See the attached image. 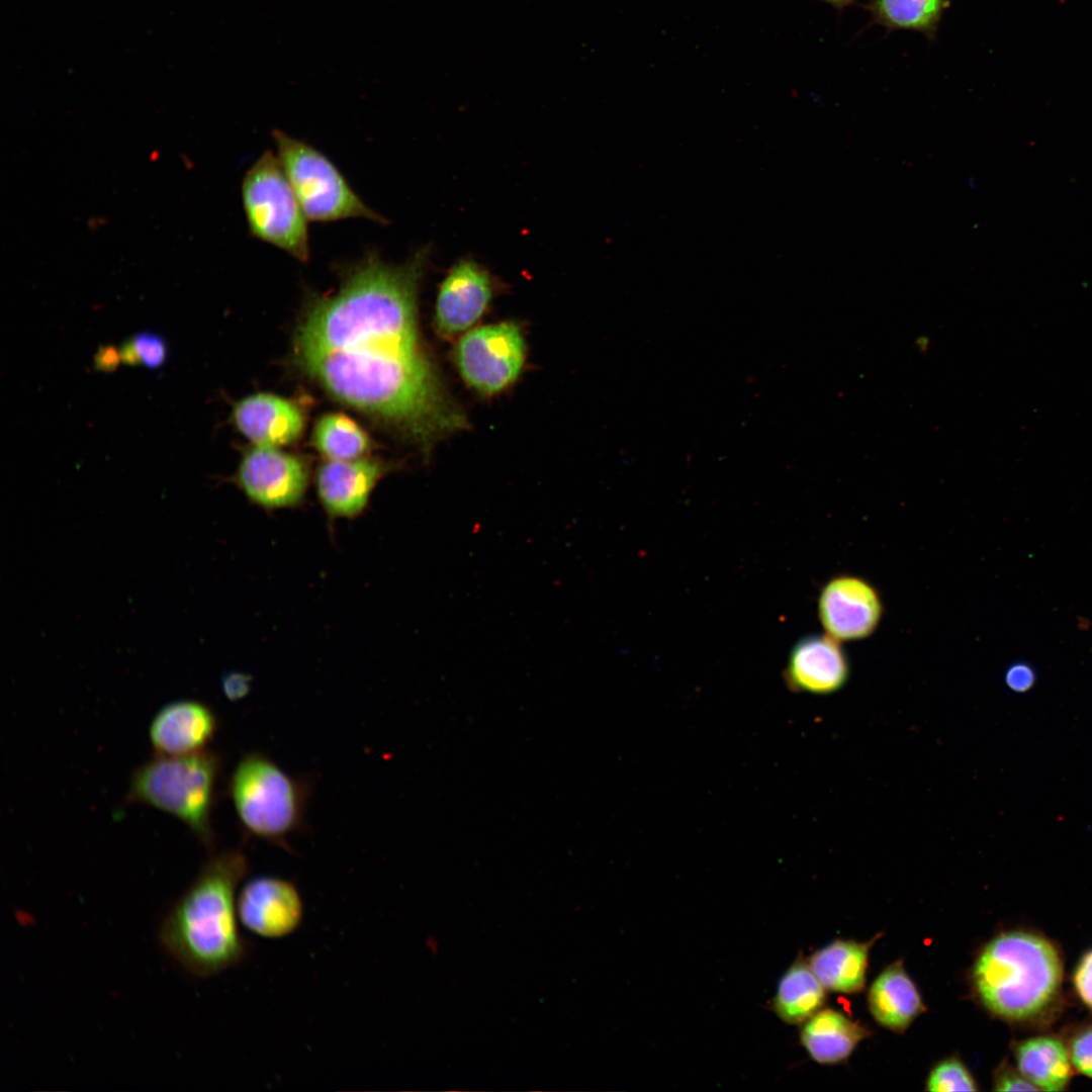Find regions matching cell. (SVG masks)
<instances>
[{"label":"cell","mask_w":1092,"mask_h":1092,"mask_svg":"<svg viewBox=\"0 0 1092 1092\" xmlns=\"http://www.w3.org/2000/svg\"><path fill=\"white\" fill-rule=\"evenodd\" d=\"M119 352L124 365L144 366L156 370L167 362L169 347L162 335L141 332L125 339L119 347Z\"/></svg>","instance_id":"obj_24"},{"label":"cell","mask_w":1092,"mask_h":1092,"mask_svg":"<svg viewBox=\"0 0 1092 1092\" xmlns=\"http://www.w3.org/2000/svg\"><path fill=\"white\" fill-rule=\"evenodd\" d=\"M429 254L422 248L395 265L368 252L335 293L312 299L296 336L299 363L332 396L424 447L466 427L420 338Z\"/></svg>","instance_id":"obj_1"},{"label":"cell","mask_w":1092,"mask_h":1092,"mask_svg":"<svg viewBox=\"0 0 1092 1092\" xmlns=\"http://www.w3.org/2000/svg\"><path fill=\"white\" fill-rule=\"evenodd\" d=\"M233 419L239 431L255 446L278 447L295 441L304 419L291 401L269 393H257L238 401Z\"/></svg>","instance_id":"obj_16"},{"label":"cell","mask_w":1092,"mask_h":1092,"mask_svg":"<svg viewBox=\"0 0 1092 1092\" xmlns=\"http://www.w3.org/2000/svg\"><path fill=\"white\" fill-rule=\"evenodd\" d=\"M1074 986L1078 996L1092 1011V950L1080 961L1074 975Z\"/></svg>","instance_id":"obj_29"},{"label":"cell","mask_w":1092,"mask_h":1092,"mask_svg":"<svg viewBox=\"0 0 1092 1092\" xmlns=\"http://www.w3.org/2000/svg\"><path fill=\"white\" fill-rule=\"evenodd\" d=\"M1068 1051L1072 1066L1082 1075L1092 1078V1025L1074 1035Z\"/></svg>","instance_id":"obj_26"},{"label":"cell","mask_w":1092,"mask_h":1092,"mask_svg":"<svg viewBox=\"0 0 1092 1092\" xmlns=\"http://www.w3.org/2000/svg\"><path fill=\"white\" fill-rule=\"evenodd\" d=\"M871 1031L833 1009L816 1012L802 1027L800 1038L810 1057L820 1064L844 1061Z\"/></svg>","instance_id":"obj_18"},{"label":"cell","mask_w":1092,"mask_h":1092,"mask_svg":"<svg viewBox=\"0 0 1092 1092\" xmlns=\"http://www.w3.org/2000/svg\"><path fill=\"white\" fill-rule=\"evenodd\" d=\"M249 870L242 849L213 852L165 916L159 940L188 973L207 978L241 964L249 943L238 926L236 892Z\"/></svg>","instance_id":"obj_2"},{"label":"cell","mask_w":1092,"mask_h":1092,"mask_svg":"<svg viewBox=\"0 0 1092 1092\" xmlns=\"http://www.w3.org/2000/svg\"><path fill=\"white\" fill-rule=\"evenodd\" d=\"M493 294V281L485 268L471 259L455 263L441 282L434 323L443 338L470 329L484 313Z\"/></svg>","instance_id":"obj_12"},{"label":"cell","mask_w":1092,"mask_h":1092,"mask_svg":"<svg viewBox=\"0 0 1092 1092\" xmlns=\"http://www.w3.org/2000/svg\"><path fill=\"white\" fill-rule=\"evenodd\" d=\"M1004 682L1012 692L1024 694L1034 687L1036 682V672L1027 662H1013L1005 670Z\"/></svg>","instance_id":"obj_27"},{"label":"cell","mask_w":1092,"mask_h":1092,"mask_svg":"<svg viewBox=\"0 0 1092 1092\" xmlns=\"http://www.w3.org/2000/svg\"><path fill=\"white\" fill-rule=\"evenodd\" d=\"M869 1007L876 1021L893 1031H904L924 1010L920 994L901 961L888 966L869 991Z\"/></svg>","instance_id":"obj_17"},{"label":"cell","mask_w":1092,"mask_h":1092,"mask_svg":"<svg viewBox=\"0 0 1092 1092\" xmlns=\"http://www.w3.org/2000/svg\"><path fill=\"white\" fill-rule=\"evenodd\" d=\"M945 7V0H875L876 18L889 27L932 30Z\"/></svg>","instance_id":"obj_23"},{"label":"cell","mask_w":1092,"mask_h":1092,"mask_svg":"<svg viewBox=\"0 0 1092 1092\" xmlns=\"http://www.w3.org/2000/svg\"><path fill=\"white\" fill-rule=\"evenodd\" d=\"M242 199L253 237L292 258H310L307 217L277 157L264 152L246 173Z\"/></svg>","instance_id":"obj_6"},{"label":"cell","mask_w":1092,"mask_h":1092,"mask_svg":"<svg viewBox=\"0 0 1092 1092\" xmlns=\"http://www.w3.org/2000/svg\"><path fill=\"white\" fill-rule=\"evenodd\" d=\"M982 1004L1011 1021L1033 1019L1055 1001L1063 980L1057 948L1026 931L1003 932L981 950L972 973Z\"/></svg>","instance_id":"obj_3"},{"label":"cell","mask_w":1092,"mask_h":1092,"mask_svg":"<svg viewBox=\"0 0 1092 1092\" xmlns=\"http://www.w3.org/2000/svg\"><path fill=\"white\" fill-rule=\"evenodd\" d=\"M384 471L382 464L372 459L323 463L316 473V491L329 519H354L361 515Z\"/></svg>","instance_id":"obj_14"},{"label":"cell","mask_w":1092,"mask_h":1092,"mask_svg":"<svg viewBox=\"0 0 1092 1092\" xmlns=\"http://www.w3.org/2000/svg\"><path fill=\"white\" fill-rule=\"evenodd\" d=\"M251 682V675L240 671H231L222 676L221 689L225 698L230 701H240L250 693Z\"/></svg>","instance_id":"obj_30"},{"label":"cell","mask_w":1092,"mask_h":1092,"mask_svg":"<svg viewBox=\"0 0 1092 1092\" xmlns=\"http://www.w3.org/2000/svg\"><path fill=\"white\" fill-rule=\"evenodd\" d=\"M312 784L294 777L260 751L245 753L228 782V795L243 832L290 850L288 838L305 822Z\"/></svg>","instance_id":"obj_4"},{"label":"cell","mask_w":1092,"mask_h":1092,"mask_svg":"<svg viewBox=\"0 0 1092 1092\" xmlns=\"http://www.w3.org/2000/svg\"><path fill=\"white\" fill-rule=\"evenodd\" d=\"M525 357V340L514 322L474 328L462 336L454 351L464 382L484 395L511 385L522 371Z\"/></svg>","instance_id":"obj_8"},{"label":"cell","mask_w":1092,"mask_h":1092,"mask_svg":"<svg viewBox=\"0 0 1092 1092\" xmlns=\"http://www.w3.org/2000/svg\"><path fill=\"white\" fill-rule=\"evenodd\" d=\"M928 1091H977V1085L967 1067L957 1058L945 1059L929 1073Z\"/></svg>","instance_id":"obj_25"},{"label":"cell","mask_w":1092,"mask_h":1092,"mask_svg":"<svg viewBox=\"0 0 1092 1092\" xmlns=\"http://www.w3.org/2000/svg\"><path fill=\"white\" fill-rule=\"evenodd\" d=\"M238 916L249 931L263 938H282L295 931L303 917L296 886L276 876L247 881L237 898Z\"/></svg>","instance_id":"obj_11"},{"label":"cell","mask_w":1092,"mask_h":1092,"mask_svg":"<svg viewBox=\"0 0 1092 1092\" xmlns=\"http://www.w3.org/2000/svg\"><path fill=\"white\" fill-rule=\"evenodd\" d=\"M272 135L276 155L308 220L385 221L357 195L326 155L279 129H274Z\"/></svg>","instance_id":"obj_7"},{"label":"cell","mask_w":1092,"mask_h":1092,"mask_svg":"<svg viewBox=\"0 0 1092 1092\" xmlns=\"http://www.w3.org/2000/svg\"><path fill=\"white\" fill-rule=\"evenodd\" d=\"M825 990L809 963L798 958L779 982L772 1009L786 1023L805 1022L823 1006Z\"/></svg>","instance_id":"obj_21"},{"label":"cell","mask_w":1092,"mask_h":1092,"mask_svg":"<svg viewBox=\"0 0 1092 1092\" xmlns=\"http://www.w3.org/2000/svg\"><path fill=\"white\" fill-rule=\"evenodd\" d=\"M218 728L216 713L196 700H180L154 716L149 737L156 754L182 755L207 749Z\"/></svg>","instance_id":"obj_15"},{"label":"cell","mask_w":1092,"mask_h":1092,"mask_svg":"<svg viewBox=\"0 0 1092 1092\" xmlns=\"http://www.w3.org/2000/svg\"><path fill=\"white\" fill-rule=\"evenodd\" d=\"M312 440L329 460L361 458L369 449L367 434L353 420L342 414H328L316 423Z\"/></svg>","instance_id":"obj_22"},{"label":"cell","mask_w":1092,"mask_h":1092,"mask_svg":"<svg viewBox=\"0 0 1092 1092\" xmlns=\"http://www.w3.org/2000/svg\"><path fill=\"white\" fill-rule=\"evenodd\" d=\"M826 1H828V2H830L832 4H834V5H843L845 3H848L851 0H826Z\"/></svg>","instance_id":"obj_32"},{"label":"cell","mask_w":1092,"mask_h":1092,"mask_svg":"<svg viewBox=\"0 0 1092 1092\" xmlns=\"http://www.w3.org/2000/svg\"><path fill=\"white\" fill-rule=\"evenodd\" d=\"M835 940L817 950L809 965L826 990L856 993L863 989L869 951L875 940Z\"/></svg>","instance_id":"obj_19"},{"label":"cell","mask_w":1092,"mask_h":1092,"mask_svg":"<svg viewBox=\"0 0 1092 1092\" xmlns=\"http://www.w3.org/2000/svg\"><path fill=\"white\" fill-rule=\"evenodd\" d=\"M841 642L827 634H810L793 646L785 681L794 692L828 696L844 688L850 663Z\"/></svg>","instance_id":"obj_13"},{"label":"cell","mask_w":1092,"mask_h":1092,"mask_svg":"<svg viewBox=\"0 0 1092 1092\" xmlns=\"http://www.w3.org/2000/svg\"><path fill=\"white\" fill-rule=\"evenodd\" d=\"M996 1091H1031L1037 1090L1020 1072L1009 1066L1000 1067L994 1077Z\"/></svg>","instance_id":"obj_28"},{"label":"cell","mask_w":1092,"mask_h":1092,"mask_svg":"<svg viewBox=\"0 0 1092 1092\" xmlns=\"http://www.w3.org/2000/svg\"><path fill=\"white\" fill-rule=\"evenodd\" d=\"M236 483L265 510L298 506L308 485V469L297 456L277 447L255 446L243 457Z\"/></svg>","instance_id":"obj_9"},{"label":"cell","mask_w":1092,"mask_h":1092,"mask_svg":"<svg viewBox=\"0 0 1092 1092\" xmlns=\"http://www.w3.org/2000/svg\"><path fill=\"white\" fill-rule=\"evenodd\" d=\"M122 363L119 348L112 345L99 347L94 356V368L97 371L113 372Z\"/></svg>","instance_id":"obj_31"},{"label":"cell","mask_w":1092,"mask_h":1092,"mask_svg":"<svg viewBox=\"0 0 1092 1092\" xmlns=\"http://www.w3.org/2000/svg\"><path fill=\"white\" fill-rule=\"evenodd\" d=\"M221 767L220 755L208 748L182 755L155 754L131 775L126 801L174 816L210 847L214 840L211 817Z\"/></svg>","instance_id":"obj_5"},{"label":"cell","mask_w":1092,"mask_h":1092,"mask_svg":"<svg viewBox=\"0 0 1092 1092\" xmlns=\"http://www.w3.org/2000/svg\"><path fill=\"white\" fill-rule=\"evenodd\" d=\"M1019 1072L1037 1090H1065L1072 1077L1069 1051L1057 1037L1040 1035L1020 1041L1014 1051Z\"/></svg>","instance_id":"obj_20"},{"label":"cell","mask_w":1092,"mask_h":1092,"mask_svg":"<svg viewBox=\"0 0 1092 1092\" xmlns=\"http://www.w3.org/2000/svg\"><path fill=\"white\" fill-rule=\"evenodd\" d=\"M884 605L879 590L866 578L838 574L818 597V618L830 637L839 642L870 637L879 627Z\"/></svg>","instance_id":"obj_10"}]
</instances>
